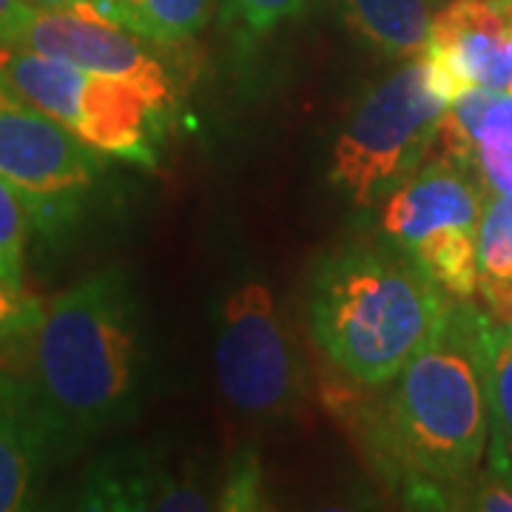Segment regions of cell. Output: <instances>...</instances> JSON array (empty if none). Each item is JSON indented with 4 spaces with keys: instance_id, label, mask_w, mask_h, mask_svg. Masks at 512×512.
<instances>
[{
    "instance_id": "2",
    "label": "cell",
    "mask_w": 512,
    "mask_h": 512,
    "mask_svg": "<svg viewBox=\"0 0 512 512\" xmlns=\"http://www.w3.org/2000/svg\"><path fill=\"white\" fill-rule=\"evenodd\" d=\"M487 316L453 299L430 339L393 379L379 424V450L413 498L447 507V495L476 481L490 447Z\"/></svg>"
},
{
    "instance_id": "3",
    "label": "cell",
    "mask_w": 512,
    "mask_h": 512,
    "mask_svg": "<svg viewBox=\"0 0 512 512\" xmlns=\"http://www.w3.org/2000/svg\"><path fill=\"white\" fill-rule=\"evenodd\" d=\"M447 308V293L396 245H350L325 256L308 302L316 345L365 387L393 382Z\"/></svg>"
},
{
    "instance_id": "9",
    "label": "cell",
    "mask_w": 512,
    "mask_h": 512,
    "mask_svg": "<svg viewBox=\"0 0 512 512\" xmlns=\"http://www.w3.org/2000/svg\"><path fill=\"white\" fill-rule=\"evenodd\" d=\"M512 23L498 0H450L433 15L424 63L433 89L450 103L476 86L512 92L507 46Z\"/></svg>"
},
{
    "instance_id": "22",
    "label": "cell",
    "mask_w": 512,
    "mask_h": 512,
    "mask_svg": "<svg viewBox=\"0 0 512 512\" xmlns=\"http://www.w3.org/2000/svg\"><path fill=\"white\" fill-rule=\"evenodd\" d=\"M237 15L254 35H265L279 23L305 12L308 0H231Z\"/></svg>"
},
{
    "instance_id": "17",
    "label": "cell",
    "mask_w": 512,
    "mask_h": 512,
    "mask_svg": "<svg viewBox=\"0 0 512 512\" xmlns=\"http://www.w3.org/2000/svg\"><path fill=\"white\" fill-rule=\"evenodd\" d=\"M476 163L493 194H512V92H504L487 111L478 131Z\"/></svg>"
},
{
    "instance_id": "16",
    "label": "cell",
    "mask_w": 512,
    "mask_h": 512,
    "mask_svg": "<svg viewBox=\"0 0 512 512\" xmlns=\"http://www.w3.org/2000/svg\"><path fill=\"white\" fill-rule=\"evenodd\" d=\"M501 94L504 92L490 89V86H476L470 92L458 94L456 100H450V106H447L439 128H436V137H433V146L427 151V157L436 154L439 163L470 168L476 160L481 123Z\"/></svg>"
},
{
    "instance_id": "26",
    "label": "cell",
    "mask_w": 512,
    "mask_h": 512,
    "mask_svg": "<svg viewBox=\"0 0 512 512\" xmlns=\"http://www.w3.org/2000/svg\"><path fill=\"white\" fill-rule=\"evenodd\" d=\"M29 6H43V9H69V6H92L100 9L106 0H26Z\"/></svg>"
},
{
    "instance_id": "15",
    "label": "cell",
    "mask_w": 512,
    "mask_h": 512,
    "mask_svg": "<svg viewBox=\"0 0 512 512\" xmlns=\"http://www.w3.org/2000/svg\"><path fill=\"white\" fill-rule=\"evenodd\" d=\"M208 6L211 0H106L97 12L148 43H183L205 26Z\"/></svg>"
},
{
    "instance_id": "18",
    "label": "cell",
    "mask_w": 512,
    "mask_h": 512,
    "mask_svg": "<svg viewBox=\"0 0 512 512\" xmlns=\"http://www.w3.org/2000/svg\"><path fill=\"white\" fill-rule=\"evenodd\" d=\"M481 279H512V194H493L478 222Z\"/></svg>"
},
{
    "instance_id": "8",
    "label": "cell",
    "mask_w": 512,
    "mask_h": 512,
    "mask_svg": "<svg viewBox=\"0 0 512 512\" xmlns=\"http://www.w3.org/2000/svg\"><path fill=\"white\" fill-rule=\"evenodd\" d=\"M0 43H18L40 55L72 63L77 69L123 80L140 89L165 114L174 109V83L165 66L151 55L146 37L100 15L92 6L43 9L29 6L18 26Z\"/></svg>"
},
{
    "instance_id": "27",
    "label": "cell",
    "mask_w": 512,
    "mask_h": 512,
    "mask_svg": "<svg viewBox=\"0 0 512 512\" xmlns=\"http://www.w3.org/2000/svg\"><path fill=\"white\" fill-rule=\"evenodd\" d=\"M441 3H450V0H441Z\"/></svg>"
},
{
    "instance_id": "7",
    "label": "cell",
    "mask_w": 512,
    "mask_h": 512,
    "mask_svg": "<svg viewBox=\"0 0 512 512\" xmlns=\"http://www.w3.org/2000/svg\"><path fill=\"white\" fill-rule=\"evenodd\" d=\"M103 168V151L0 80V177L18 191L40 228L69 220L72 205Z\"/></svg>"
},
{
    "instance_id": "19",
    "label": "cell",
    "mask_w": 512,
    "mask_h": 512,
    "mask_svg": "<svg viewBox=\"0 0 512 512\" xmlns=\"http://www.w3.org/2000/svg\"><path fill=\"white\" fill-rule=\"evenodd\" d=\"M29 211L20 194L0 177V285L23 291V245Z\"/></svg>"
},
{
    "instance_id": "4",
    "label": "cell",
    "mask_w": 512,
    "mask_h": 512,
    "mask_svg": "<svg viewBox=\"0 0 512 512\" xmlns=\"http://www.w3.org/2000/svg\"><path fill=\"white\" fill-rule=\"evenodd\" d=\"M424 57H410L359 100L330 151V183L356 208H373L404 183L433 146L447 111Z\"/></svg>"
},
{
    "instance_id": "14",
    "label": "cell",
    "mask_w": 512,
    "mask_h": 512,
    "mask_svg": "<svg viewBox=\"0 0 512 512\" xmlns=\"http://www.w3.org/2000/svg\"><path fill=\"white\" fill-rule=\"evenodd\" d=\"M487 390H490V473L512 487V325L487 316Z\"/></svg>"
},
{
    "instance_id": "25",
    "label": "cell",
    "mask_w": 512,
    "mask_h": 512,
    "mask_svg": "<svg viewBox=\"0 0 512 512\" xmlns=\"http://www.w3.org/2000/svg\"><path fill=\"white\" fill-rule=\"evenodd\" d=\"M478 291L487 299L493 319L512 325V279H478Z\"/></svg>"
},
{
    "instance_id": "6",
    "label": "cell",
    "mask_w": 512,
    "mask_h": 512,
    "mask_svg": "<svg viewBox=\"0 0 512 512\" xmlns=\"http://www.w3.org/2000/svg\"><path fill=\"white\" fill-rule=\"evenodd\" d=\"M214 370L225 402L251 419H285L302 410L308 370L293 333L259 276H237L214 322Z\"/></svg>"
},
{
    "instance_id": "20",
    "label": "cell",
    "mask_w": 512,
    "mask_h": 512,
    "mask_svg": "<svg viewBox=\"0 0 512 512\" xmlns=\"http://www.w3.org/2000/svg\"><path fill=\"white\" fill-rule=\"evenodd\" d=\"M217 510H265V481L254 450H242L217 495Z\"/></svg>"
},
{
    "instance_id": "21",
    "label": "cell",
    "mask_w": 512,
    "mask_h": 512,
    "mask_svg": "<svg viewBox=\"0 0 512 512\" xmlns=\"http://www.w3.org/2000/svg\"><path fill=\"white\" fill-rule=\"evenodd\" d=\"M40 319H43V305L37 299L0 285V348L20 345L37 328Z\"/></svg>"
},
{
    "instance_id": "23",
    "label": "cell",
    "mask_w": 512,
    "mask_h": 512,
    "mask_svg": "<svg viewBox=\"0 0 512 512\" xmlns=\"http://www.w3.org/2000/svg\"><path fill=\"white\" fill-rule=\"evenodd\" d=\"M470 487H473L467 493L470 504H464V507L484 512H512V487L507 481H501L490 473V478L473 481Z\"/></svg>"
},
{
    "instance_id": "13",
    "label": "cell",
    "mask_w": 512,
    "mask_h": 512,
    "mask_svg": "<svg viewBox=\"0 0 512 512\" xmlns=\"http://www.w3.org/2000/svg\"><path fill=\"white\" fill-rule=\"evenodd\" d=\"M49 444L23 407L0 410V512L32 507L35 487L46 461Z\"/></svg>"
},
{
    "instance_id": "1",
    "label": "cell",
    "mask_w": 512,
    "mask_h": 512,
    "mask_svg": "<svg viewBox=\"0 0 512 512\" xmlns=\"http://www.w3.org/2000/svg\"><path fill=\"white\" fill-rule=\"evenodd\" d=\"M143 305L123 268L80 279L43 308L18 353L23 410L57 458L137 416L146 390Z\"/></svg>"
},
{
    "instance_id": "11",
    "label": "cell",
    "mask_w": 512,
    "mask_h": 512,
    "mask_svg": "<svg viewBox=\"0 0 512 512\" xmlns=\"http://www.w3.org/2000/svg\"><path fill=\"white\" fill-rule=\"evenodd\" d=\"M80 510H217L197 484L165 473L140 450H117L97 458L80 481Z\"/></svg>"
},
{
    "instance_id": "10",
    "label": "cell",
    "mask_w": 512,
    "mask_h": 512,
    "mask_svg": "<svg viewBox=\"0 0 512 512\" xmlns=\"http://www.w3.org/2000/svg\"><path fill=\"white\" fill-rule=\"evenodd\" d=\"M461 165L421 163L399 183L382 208V234L390 245L416 256L421 248L453 234H478L484 194Z\"/></svg>"
},
{
    "instance_id": "12",
    "label": "cell",
    "mask_w": 512,
    "mask_h": 512,
    "mask_svg": "<svg viewBox=\"0 0 512 512\" xmlns=\"http://www.w3.org/2000/svg\"><path fill=\"white\" fill-rule=\"evenodd\" d=\"M342 18L379 55L421 57L430 37V0H336Z\"/></svg>"
},
{
    "instance_id": "24",
    "label": "cell",
    "mask_w": 512,
    "mask_h": 512,
    "mask_svg": "<svg viewBox=\"0 0 512 512\" xmlns=\"http://www.w3.org/2000/svg\"><path fill=\"white\" fill-rule=\"evenodd\" d=\"M26 342V339H23ZM20 342V345H23ZM20 345L0 348V410L3 407H23V387H20L18 353Z\"/></svg>"
},
{
    "instance_id": "5",
    "label": "cell",
    "mask_w": 512,
    "mask_h": 512,
    "mask_svg": "<svg viewBox=\"0 0 512 512\" xmlns=\"http://www.w3.org/2000/svg\"><path fill=\"white\" fill-rule=\"evenodd\" d=\"M0 80L106 157L157 165V137L168 114L140 89L18 43H0Z\"/></svg>"
}]
</instances>
